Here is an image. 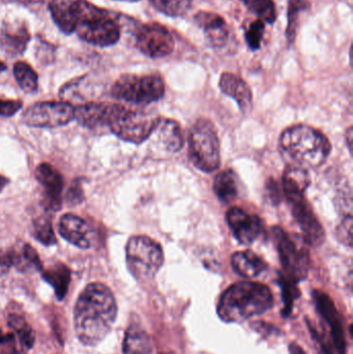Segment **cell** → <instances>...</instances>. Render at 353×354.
<instances>
[{"mask_svg":"<svg viewBox=\"0 0 353 354\" xmlns=\"http://www.w3.org/2000/svg\"><path fill=\"white\" fill-rule=\"evenodd\" d=\"M117 316L112 291L102 283H91L79 295L75 305V332L87 346L99 344L109 334Z\"/></svg>","mask_w":353,"mask_h":354,"instance_id":"6da1fadb","label":"cell"},{"mask_svg":"<svg viewBox=\"0 0 353 354\" xmlns=\"http://www.w3.org/2000/svg\"><path fill=\"white\" fill-rule=\"evenodd\" d=\"M273 304V293L269 287L256 282H238L224 291L217 312L224 322L240 324L263 315Z\"/></svg>","mask_w":353,"mask_h":354,"instance_id":"7a4b0ae2","label":"cell"},{"mask_svg":"<svg viewBox=\"0 0 353 354\" xmlns=\"http://www.w3.org/2000/svg\"><path fill=\"white\" fill-rule=\"evenodd\" d=\"M280 147L289 165L306 170L325 164L332 151L327 137L307 124L286 129L280 137Z\"/></svg>","mask_w":353,"mask_h":354,"instance_id":"3957f363","label":"cell"},{"mask_svg":"<svg viewBox=\"0 0 353 354\" xmlns=\"http://www.w3.org/2000/svg\"><path fill=\"white\" fill-rule=\"evenodd\" d=\"M75 31L83 41L97 47H109L120 37L118 23L106 10L86 0L77 1Z\"/></svg>","mask_w":353,"mask_h":354,"instance_id":"277c9868","label":"cell"},{"mask_svg":"<svg viewBox=\"0 0 353 354\" xmlns=\"http://www.w3.org/2000/svg\"><path fill=\"white\" fill-rule=\"evenodd\" d=\"M190 159L195 167L211 174L220 167L221 149L215 127L207 120L195 122L189 136Z\"/></svg>","mask_w":353,"mask_h":354,"instance_id":"5b68a950","label":"cell"},{"mask_svg":"<svg viewBox=\"0 0 353 354\" xmlns=\"http://www.w3.org/2000/svg\"><path fill=\"white\" fill-rule=\"evenodd\" d=\"M111 93L120 101L147 105L164 97L165 82L159 74H126L114 83Z\"/></svg>","mask_w":353,"mask_h":354,"instance_id":"8992f818","label":"cell"},{"mask_svg":"<svg viewBox=\"0 0 353 354\" xmlns=\"http://www.w3.org/2000/svg\"><path fill=\"white\" fill-rule=\"evenodd\" d=\"M126 255L128 270L139 281L153 279L164 263L161 245L151 237L143 235L128 239Z\"/></svg>","mask_w":353,"mask_h":354,"instance_id":"52a82bcc","label":"cell"},{"mask_svg":"<svg viewBox=\"0 0 353 354\" xmlns=\"http://www.w3.org/2000/svg\"><path fill=\"white\" fill-rule=\"evenodd\" d=\"M273 236L284 270L282 278L294 284L304 280L310 266V256L305 241L300 243L281 227H274Z\"/></svg>","mask_w":353,"mask_h":354,"instance_id":"ba28073f","label":"cell"},{"mask_svg":"<svg viewBox=\"0 0 353 354\" xmlns=\"http://www.w3.org/2000/svg\"><path fill=\"white\" fill-rule=\"evenodd\" d=\"M161 118L141 110H131L122 105L109 129L126 142L141 145L155 133Z\"/></svg>","mask_w":353,"mask_h":354,"instance_id":"9c48e42d","label":"cell"},{"mask_svg":"<svg viewBox=\"0 0 353 354\" xmlns=\"http://www.w3.org/2000/svg\"><path fill=\"white\" fill-rule=\"evenodd\" d=\"M75 120V108L68 102H41L27 108L23 124L35 128H58Z\"/></svg>","mask_w":353,"mask_h":354,"instance_id":"30bf717a","label":"cell"},{"mask_svg":"<svg viewBox=\"0 0 353 354\" xmlns=\"http://www.w3.org/2000/svg\"><path fill=\"white\" fill-rule=\"evenodd\" d=\"M136 47L147 57L162 58L170 55L175 47L171 32L159 23L143 25L136 35Z\"/></svg>","mask_w":353,"mask_h":354,"instance_id":"8fae6325","label":"cell"},{"mask_svg":"<svg viewBox=\"0 0 353 354\" xmlns=\"http://www.w3.org/2000/svg\"><path fill=\"white\" fill-rule=\"evenodd\" d=\"M8 332L0 330V354H26L35 344V334L19 314L8 318Z\"/></svg>","mask_w":353,"mask_h":354,"instance_id":"7c38bea8","label":"cell"},{"mask_svg":"<svg viewBox=\"0 0 353 354\" xmlns=\"http://www.w3.org/2000/svg\"><path fill=\"white\" fill-rule=\"evenodd\" d=\"M226 221L236 239L242 245H252L265 235V225L261 218L238 206L228 210Z\"/></svg>","mask_w":353,"mask_h":354,"instance_id":"4fadbf2b","label":"cell"},{"mask_svg":"<svg viewBox=\"0 0 353 354\" xmlns=\"http://www.w3.org/2000/svg\"><path fill=\"white\" fill-rule=\"evenodd\" d=\"M289 204L292 216L302 230L305 243L313 247H318L323 243L325 239V229L305 196L289 201Z\"/></svg>","mask_w":353,"mask_h":354,"instance_id":"5bb4252c","label":"cell"},{"mask_svg":"<svg viewBox=\"0 0 353 354\" xmlns=\"http://www.w3.org/2000/svg\"><path fill=\"white\" fill-rule=\"evenodd\" d=\"M317 311L323 319L329 324L330 336L332 338L336 353H347V343H346L345 330L339 312L331 297L323 291L315 290L313 292Z\"/></svg>","mask_w":353,"mask_h":354,"instance_id":"9a60e30c","label":"cell"},{"mask_svg":"<svg viewBox=\"0 0 353 354\" xmlns=\"http://www.w3.org/2000/svg\"><path fill=\"white\" fill-rule=\"evenodd\" d=\"M35 179L43 187V205L48 212H57L62 206L64 180L60 172L48 163H41L35 171Z\"/></svg>","mask_w":353,"mask_h":354,"instance_id":"2e32d148","label":"cell"},{"mask_svg":"<svg viewBox=\"0 0 353 354\" xmlns=\"http://www.w3.org/2000/svg\"><path fill=\"white\" fill-rule=\"evenodd\" d=\"M120 107V104H84L75 108V120L85 128H109Z\"/></svg>","mask_w":353,"mask_h":354,"instance_id":"e0dca14e","label":"cell"},{"mask_svg":"<svg viewBox=\"0 0 353 354\" xmlns=\"http://www.w3.org/2000/svg\"><path fill=\"white\" fill-rule=\"evenodd\" d=\"M58 231L66 241L80 249L93 247L95 239L93 228L76 214H64L58 223Z\"/></svg>","mask_w":353,"mask_h":354,"instance_id":"ac0fdd59","label":"cell"},{"mask_svg":"<svg viewBox=\"0 0 353 354\" xmlns=\"http://www.w3.org/2000/svg\"><path fill=\"white\" fill-rule=\"evenodd\" d=\"M194 21L207 35V39L215 47H221L229 37L225 19L216 12L200 10L194 16Z\"/></svg>","mask_w":353,"mask_h":354,"instance_id":"d6986e66","label":"cell"},{"mask_svg":"<svg viewBox=\"0 0 353 354\" xmlns=\"http://www.w3.org/2000/svg\"><path fill=\"white\" fill-rule=\"evenodd\" d=\"M220 89L228 97H232L242 110H248L252 106L253 93L246 81L232 73H224L220 78Z\"/></svg>","mask_w":353,"mask_h":354,"instance_id":"ffe728a7","label":"cell"},{"mask_svg":"<svg viewBox=\"0 0 353 354\" xmlns=\"http://www.w3.org/2000/svg\"><path fill=\"white\" fill-rule=\"evenodd\" d=\"M231 266L238 276L254 279L267 270V264L252 251L236 252L232 255Z\"/></svg>","mask_w":353,"mask_h":354,"instance_id":"44dd1931","label":"cell"},{"mask_svg":"<svg viewBox=\"0 0 353 354\" xmlns=\"http://www.w3.org/2000/svg\"><path fill=\"white\" fill-rule=\"evenodd\" d=\"M283 191L288 202L304 197L305 192L311 183L308 171L296 166L288 165L284 171Z\"/></svg>","mask_w":353,"mask_h":354,"instance_id":"7402d4cb","label":"cell"},{"mask_svg":"<svg viewBox=\"0 0 353 354\" xmlns=\"http://www.w3.org/2000/svg\"><path fill=\"white\" fill-rule=\"evenodd\" d=\"M153 351V341L140 324L132 322L124 335V354H149Z\"/></svg>","mask_w":353,"mask_h":354,"instance_id":"603a6c76","label":"cell"},{"mask_svg":"<svg viewBox=\"0 0 353 354\" xmlns=\"http://www.w3.org/2000/svg\"><path fill=\"white\" fill-rule=\"evenodd\" d=\"M77 1L78 0H52L50 3L54 22L66 35H70L75 31Z\"/></svg>","mask_w":353,"mask_h":354,"instance_id":"cb8c5ba5","label":"cell"},{"mask_svg":"<svg viewBox=\"0 0 353 354\" xmlns=\"http://www.w3.org/2000/svg\"><path fill=\"white\" fill-rule=\"evenodd\" d=\"M155 132L159 134V141L165 151L178 153L184 147V135L175 120L161 118Z\"/></svg>","mask_w":353,"mask_h":354,"instance_id":"d4e9b609","label":"cell"},{"mask_svg":"<svg viewBox=\"0 0 353 354\" xmlns=\"http://www.w3.org/2000/svg\"><path fill=\"white\" fill-rule=\"evenodd\" d=\"M41 276L46 282L49 283L53 287L57 299L60 301L64 299L68 293V286H70V268L62 262H56L46 270L43 268Z\"/></svg>","mask_w":353,"mask_h":354,"instance_id":"484cf974","label":"cell"},{"mask_svg":"<svg viewBox=\"0 0 353 354\" xmlns=\"http://www.w3.org/2000/svg\"><path fill=\"white\" fill-rule=\"evenodd\" d=\"M213 192L220 201L229 203L233 201L238 194V177L232 170H225L216 176L213 181Z\"/></svg>","mask_w":353,"mask_h":354,"instance_id":"4316f807","label":"cell"},{"mask_svg":"<svg viewBox=\"0 0 353 354\" xmlns=\"http://www.w3.org/2000/svg\"><path fill=\"white\" fill-rule=\"evenodd\" d=\"M28 41L29 35L24 27L12 29V27L8 26L0 32V46L12 53H22Z\"/></svg>","mask_w":353,"mask_h":354,"instance_id":"83f0119b","label":"cell"},{"mask_svg":"<svg viewBox=\"0 0 353 354\" xmlns=\"http://www.w3.org/2000/svg\"><path fill=\"white\" fill-rule=\"evenodd\" d=\"M14 76L25 93H33L39 86V77L32 68L24 62H18L14 66Z\"/></svg>","mask_w":353,"mask_h":354,"instance_id":"f1b7e54d","label":"cell"},{"mask_svg":"<svg viewBox=\"0 0 353 354\" xmlns=\"http://www.w3.org/2000/svg\"><path fill=\"white\" fill-rule=\"evenodd\" d=\"M309 8H310L309 0H289L287 15L288 25L286 28V37H287L289 45H292L296 39L300 12H305Z\"/></svg>","mask_w":353,"mask_h":354,"instance_id":"f546056e","label":"cell"},{"mask_svg":"<svg viewBox=\"0 0 353 354\" xmlns=\"http://www.w3.org/2000/svg\"><path fill=\"white\" fill-rule=\"evenodd\" d=\"M32 235L44 245H54L57 243L49 216H41L33 220Z\"/></svg>","mask_w":353,"mask_h":354,"instance_id":"4dcf8cb0","label":"cell"},{"mask_svg":"<svg viewBox=\"0 0 353 354\" xmlns=\"http://www.w3.org/2000/svg\"><path fill=\"white\" fill-rule=\"evenodd\" d=\"M15 268L21 272L29 270H43V264L37 255V251L28 243H25L20 251H16V264Z\"/></svg>","mask_w":353,"mask_h":354,"instance_id":"1f68e13d","label":"cell"},{"mask_svg":"<svg viewBox=\"0 0 353 354\" xmlns=\"http://www.w3.org/2000/svg\"><path fill=\"white\" fill-rule=\"evenodd\" d=\"M151 6L168 17H182L192 6L193 0H149Z\"/></svg>","mask_w":353,"mask_h":354,"instance_id":"d6a6232c","label":"cell"},{"mask_svg":"<svg viewBox=\"0 0 353 354\" xmlns=\"http://www.w3.org/2000/svg\"><path fill=\"white\" fill-rule=\"evenodd\" d=\"M242 1L263 22L271 24L277 19V10L273 0H242Z\"/></svg>","mask_w":353,"mask_h":354,"instance_id":"836d02e7","label":"cell"},{"mask_svg":"<svg viewBox=\"0 0 353 354\" xmlns=\"http://www.w3.org/2000/svg\"><path fill=\"white\" fill-rule=\"evenodd\" d=\"M265 24L263 20L254 21L247 30L246 37L247 44H248L250 49L258 50L263 41V35H265Z\"/></svg>","mask_w":353,"mask_h":354,"instance_id":"e575fe53","label":"cell"},{"mask_svg":"<svg viewBox=\"0 0 353 354\" xmlns=\"http://www.w3.org/2000/svg\"><path fill=\"white\" fill-rule=\"evenodd\" d=\"M66 201L70 206L79 205L84 200V191H83V179H75L68 187L66 197Z\"/></svg>","mask_w":353,"mask_h":354,"instance_id":"d590c367","label":"cell"},{"mask_svg":"<svg viewBox=\"0 0 353 354\" xmlns=\"http://www.w3.org/2000/svg\"><path fill=\"white\" fill-rule=\"evenodd\" d=\"M22 101L19 100H6L0 97V116L10 118L15 115L22 108Z\"/></svg>","mask_w":353,"mask_h":354,"instance_id":"8d00e7d4","label":"cell"},{"mask_svg":"<svg viewBox=\"0 0 353 354\" xmlns=\"http://www.w3.org/2000/svg\"><path fill=\"white\" fill-rule=\"evenodd\" d=\"M16 263V250H0V277L4 276Z\"/></svg>","mask_w":353,"mask_h":354,"instance_id":"74e56055","label":"cell"},{"mask_svg":"<svg viewBox=\"0 0 353 354\" xmlns=\"http://www.w3.org/2000/svg\"><path fill=\"white\" fill-rule=\"evenodd\" d=\"M338 236L340 241L345 243L346 245H352V218L348 214L347 218L338 227Z\"/></svg>","mask_w":353,"mask_h":354,"instance_id":"f35d334b","label":"cell"},{"mask_svg":"<svg viewBox=\"0 0 353 354\" xmlns=\"http://www.w3.org/2000/svg\"><path fill=\"white\" fill-rule=\"evenodd\" d=\"M289 353L290 354H306L304 349H303L300 345L296 344V343H292V344H290Z\"/></svg>","mask_w":353,"mask_h":354,"instance_id":"ab89813d","label":"cell"},{"mask_svg":"<svg viewBox=\"0 0 353 354\" xmlns=\"http://www.w3.org/2000/svg\"><path fill=\"white\" fill-rule=\"evenodd\" d=\"M8 179L6 178V177H4L3 176H1L0 174V193H1L2 189H4V187H6V185L8 183Z\"/></svg>","mask_w":353,"mask_h":354,"instance_id":"60d3db41","label":"cell"},{"mask_svg":"<svg viewBox=\"0 0 353 354\" xmlns=\"http://www.w3.org/2000/svg\"><path fill=\"white\" fill-rule=\"evenodd\" d=\"M4 1L12 2V3L26 4L30 2L31 0H4Z\"/></svg>","mask_w":353,"mask_h":354,"instance_id":"b9f144b4","label":"cell"},{"mask_svg":"<svg viewBox=\"0 0 353 354\" xmlns=\"http://www.w3.org/2000/svg\"><path fill=\"white\" fill-rule=\"evenodd\" d=\"M6 64H4L3 62L0 60V72H3V71H6Z\"/></svg>","mask_w":353,"mask_h":354,"instance_id":"7bdbcfd3","label":"cell"},{"mask_svg":"<svg viewBox=\"0 0 353 354\" xmlns=\"http://www.w3.org/2000/svg\"><path fill=\"white\" fill-rule=\"evenodd\" d=\"M126 1H137V0H126Z\"/></svg>","mask_w":353,"mask_h":354,"instance_id":"ee69618b","label":"cell"}]
</instances>
